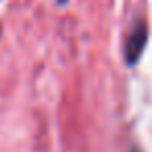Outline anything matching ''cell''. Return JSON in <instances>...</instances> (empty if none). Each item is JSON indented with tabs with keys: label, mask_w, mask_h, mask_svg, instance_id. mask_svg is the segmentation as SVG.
Wrapping results in <instances>:
<instances>
[{
	"label": "cell",
	"mask_w": 152,
	"mask_h": 152,
	"mask_svg": "<svg viewBox=\"0 0 152 152\" xmlns=\"http://www.w3.org/2000/svg\"><path fill=\"white\" fill-rule=\"evenodd\" d=\"M146 44H148V27H146L144 21H140V23H135V27L131 29V34L127 36V40L123 44V56H125L127 67L137 65Z\"/></svg>",
	"instance_id": "6da1fadb"
},
{
	"label": "cell",
	"mask_w": 152,
	"mask_h": 152,
	"mask_svg": "<svg viewBox=\"0 0 152 152\" xmlns=\"http://www.w3.org/2000/svg\"><path fill=\"white\" fill-rule=\"evenodd\" d=\"M56 2H58V4H61V7H65V4H67V2H69V0H56Z\"/></svg>",
	"instance_id": "7a4b0ae2"
}]
</instances>
